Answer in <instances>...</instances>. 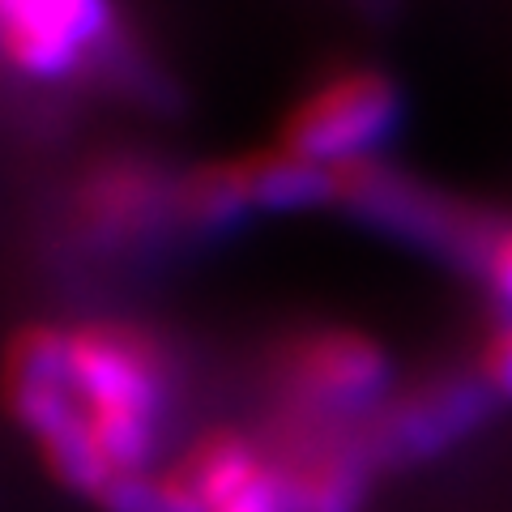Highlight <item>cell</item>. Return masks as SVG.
Here are the masks:
<instances>
[{"instance_id":"3957f363","label":"cell","mask_w":512,"mask_h":512,"mask_svg":"<svg viewBox=\"0 0 512 512\" xmlns=\"http://www.w3.org/2000/svg\"><path fill=\"white\" fill-rule=\"evenodd\" d=\"M111 30L107 0H0V52L35 82L64 77Z\"/></svg>"},{"instance_id":"9c48e42d","label":"cell","mask_w":512,"mask_h":512,"mask_svg":"<svg viewBox=\"0 0 512 512\" xmlns=\"http://www.w3.org/2000/svg\"><path fill=\"white\" fill-rule=\"evenodd\" d=\"M478 376L491 393L512 402V316H500L491 325L483 350H478Z\"/></svg>"},{"instance_id":"52a82bcc","label":"cell","mask_w":512,"mask_h":512,"mask_svg":"<svg viewBox=\"0 0 512 512\" xmlns=\"http://www.w3.org/2000/svg\"><path fill=\"white\" fill-rule=\"evenodd\" d=\"M175 210L192 222H227L231 214H239V205H248L244 192V175L239 163H210V167H192L180 184H175Z\"/></svg>"},{"instance_id":"6da1fadb","label":"cell","mask_w":512,"mask_h":512,"mask_svg":"<svg viewBox=\"0 0 512 512\" xmlns=\"http://www.w3.org/2000/svg\"><path fill=\"white\" fill-rule=\"evenodd\" d=\"M167 367L128 325L64 329V389L111 474H146L163 414Z\"/></svg>"},{"instance_id":"8992f818","label":"cell","mask_w":512,"mask_h":512,"mask_svg":"<svg viewBox=\"0 0 512 512\" xmlns=\"http://www.w3.org/2000/svg\"><path fill=\"white\" fill-rule=\"evenodd\" d=\"M248 205H308L333 197V167L299 158L291 150H265L239 158Z\"/></svg>"},{"instance_id":"5b68a950","label":"cell","mask_w":512,"mask_h":512,"mask_svg":"<svg viewBox=\"0 0 512 512\" xmlns=\"http://www.w3.org/2000/svg\"><path fill=\"white\" fill-rule=\"evenodd\" d=\"M487 406L483 389H474L466 380H448L419 389L406 402H397L393 410L376 414V423L363 436L367 461H414L436 453L440 444L457 440L461 431H470L478 410Z\"/></svg>"},{"instance_id":"7a4b0ae2","label":"cell","mask_w":512,"mask_h":512,"mask_svg":"<svg viewBox=\"0 0 512 512\" xmlns=\"http://www.w3.org/2000/svg\"><path fill=\"white\" fill-rule=\"evenodd\" d=\"M397 94L376 69H338L286 111L278 146L312 163H350L389 128Z\"/></svg>"},{"instance_id":"277c9868","label":"cell","mask_w":512,"mask_h":512,"mask_svg":"<svg viewBox=\"0 0 512 512\" xmlns=\"http://www.w3.org/2000/svg\"><path fill=\"white\" fill-rule=\"evenodd\" d=\"M384 376L389 367H384L380 346L346 329L308 333L286 350V380L308 410H363L384 389Z\"/></svg>"},{"instance_id":"ba28073f","label":"cell","mask_w":512,"mask_h":512,"mask_svg":"<svg viewBox=\"0 0 512 512\" xmlns=\"http://www.w3.org/2000/svg\"><path fill=\"white\" fill-rule=\"evenodd\" d=\"M470 265L483 274L487 291L495 299V312L512 316V218L483 222V235H478V244H474Z\"/></svg>"}]
</instances>
